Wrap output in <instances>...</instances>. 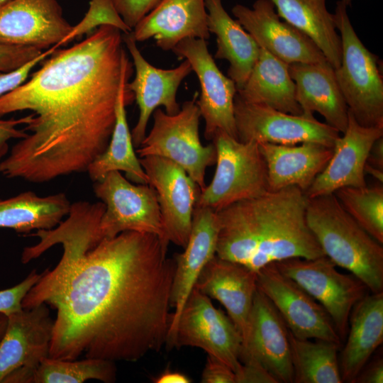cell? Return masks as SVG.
<instances>
[{
  "instance_id": "obj_26",
  "label": "cell",
  "mask_w": 383,
  "mask_h": 383,
  "mask_svg": "<svg viewBox=\"0 0 383 383\" xmlns=\"http://www.w3.org/2000/svg\"><path fill=\"white\" fill-rule=\"evenodd\" d=\"M258 144L267 165L270 191L296 187L305 193L333 155V148L313 142Z\"/></svg>"
},
{
  "instance_id": "obj_35",
  "label": "cell",
  "mask_w": 383,
  "mask_h": 383,
  "mask_svg": "<svg viewBox=\"0 0 383 383\" xmlns=\"http://www.w3.org/2000/svg\"><path fill=\"white\" fill-rule=\"evenodd\" d=\"M101 26H111L118 28L123 33L133 30L123 21L117 11L113 0H91L87 12L83 18L73 26L71 31L58 44V47L84 34L91 33Z\"/></svg>"
},
{
  "instance_id": "obj_25",
  "label": "cell",
  "mask_w": 383,
  "mask_h": 383,
  "mask_svg": "<svg viewBox=\"0 0 383 383\" xmlns=\"http://www.w3.org/2000/svg\"><path fill=\"white\" fill-rule=\"evenodd\" d=\"M133 73V64L126 50L122 56L121 79L118 90L114 128L106 150L89 165L87 172L94 182L100 181L113 171L124 172L126 177L135 184H148V177L135 151L126 106L132 103L134 96L127 88Z\"/></svg>"
},
{
  "instance_id": "obj_14",
  "label": "cell",
  "mask_w": 383,
  "mask_h": 383,
  "mask_svg": "<svg viewBox=\"0 0 383 383\" xmlns=\"http://www.w3.org/2000/svg\"><path fill=\"white\" fill-rule=\"evenodd\" d=\"M172 51L179 59L189 62L199 79L201 93L196 103L205 121V138L211 140L215 132L221 130L237 139L234 116L237 87L218 69L209 52L206 40L184 39Z\"/></svg>"
},
{
  "instance_id": "obj_12",
  "label": "cell",
  "mask_w": 383,
  "mask_h": 383,
  "mask_svg": "<svg viewBox=\"0 0 383 383\" xmlns=\"http://www.w3.org/2000/svg\"><path fill=\"white\" fill-rule=\"evenodd\" d=\"M242 336L228 316L194 288L179 316L168 348L196 347L240 371Z\"/></svg>"
},
{
  "instance_id": "obj_48",
  "label": "cell",
  "mask_w": 383,
  "mask_h": 383,
  "mask_svg": "<svg viewBox=\"0 0 383 383\" xmlns=\"http://www.w3.org/2000/svg\"><path fill=\"white\" fill-rule=\"evenodd\" d=\"M347 6L351 4L352 0H341Z\"/></svg>"
},
{
  "instance_id": "obj_42",
  "label": "cell",
  "mask_w": 383,
  "mask_h": 383,
  "mask_svg": "<svg viewBox=\"0 0 383 383\" xmlns=\"http://www.w3.org/2000/svg\"><path fill=\"white\" fill-rule=\"evenodd\" d=\"M236 383H278L274 377L258 362L252 359L241 361L236 374Z\"/></svg>"
},
{
  "instance_id": "obj_30",
  "label": "cell",
  "mask_w": 383,
  "mask_h": 383,
  "mask_svg": "<svg viewBox=\"0 0 383 383\" xmlns=\"http://www.w3.org/2000/svg\"><path fill=\"white\" fill-rule=\"evenodd\" d=\"M270 1L279 16L310 38L334 69L340 66L341 40L326 0Z\"/></svg>"
},
{
  "instance_id": "obj_32",
  "label": "cell",
  "mask_w": 383,
  "mask_h": 383,
  "mask_svg": "<svg viewBox=\"0 0 383 383\" xmlns=\"http://www.w3.org/2000/svg\"><path fill=\"white\" fill-rule=\"evenodd\" d=\"M289 341L293 382H343L338 359L341 344L322 340L300 339L290 332Z\"/></svg>"
},
{
  "instance_id": "obj_27",
  "label": "cell",
  "mask_w": 383,
  "mask_h": 383,
  "mask_svg": "<svg viewBox=\"0 0 383 383\" xmlns=\"http://www.w3.org/2000/svg\"><path fill=\"white\" fill-rule=\"evenodd\" d=\"M339 365L343 382L356 377L383 342V292L367 294L353 307Z\"/></svg>"
},
{
  "instance_id": "obj_33",
  "label": "cell",
  "mask_w": 383,
  "mask_h": 383,
  "mask_svg": "<svg viewBox=\"0 0 383 383\" xmlns=\"http://www.w3.org/2000/svg\"><path fill=\"white\" fill-rule=\"evenodd\" d=\"M114 361L99 358L73 360L47 357L37 369L32 383H83L95 379L104 383L116 380Z\"/></svg>"
},
{
  "instance_id": "obj_20",
  "label": "cell",
  "mask_w": 383,
  "mask_h": 383,
  "mask_svg": "<svg viewBox=\"0 0 383 383\" xmlns=\"http://www.w3.org/2000/svg\"><path fill=\"white\" fill-rule=\"evenodd\" d=\"M219 222L217 211L196 205L187 243L182 253L174 257L175 269L170 294V323L166 346L170 343L181 311L195 287L201 271L216 255Z\"/></svg>"
},
{
  "instance_id": "obj_37",
  "label": "cell",
  "mask_w": 383,
  "mask_h": 383,
  "mask_svg": "<svg viewBox=\"0 0 383 383\" xmlns=\"http://www.w3.org/2000/svg\"><path fill=\"white\" fill-rule=\"evenodd\" d=\"M56 49L57 48L54 45L18 68L9 72H0V97L26 81L32 70Z\"/></svg>"
},
{
  "instance_id": "obj_2",
  "label": "cell",
  "mask_w": 383,
  "mask_h": 383,
  "mask_svg": "<svg viewBox=\"0 0 383 383\" xmlns=\"http://www.w3.org/2000/svg\"><path fill=\"white\" fill-rule=\"evenodd\" d=\"M123 43L120 30L101 26L56 49L28 80L0 97V118L32 112L27 136L0 163L3 176L43 183L87 172L114 128Z\"/></svg>"
},
{
  "instance_id": "obj_22",
  "label": "cell",
  "mask_w": 383,
  "mask_h": 383,
  "mask_svg": "<svg viewBox=\"0 0 383 383\" xmlns=\"http://www.w3.org/2000/svg\"><path fill=\"white\" fill-rule=\"evenodd\" d=\"M257 272L216 255L205 265L194 287L224 306L242 340L257 290Z\"/></svg>"
},
{
  "instance_id": "obj_18",
  "label": "cell",
  "mask_w": 383,
  "mask_h": 383,
  "mask_svg": "<svg viewBox=\"0 0 383 383\" xmlns=\"http://www.w3.org/2000/svg\"><path fill=\"white\" fill-rule=\"evenodd\" d=\"M235 20L261 48L287 64L327 61L313 41L281 18L270 0H257L252 8L236 4Z\"/></svg>"
},
{
  "instance_id": "obj_11",
  "label": "cell",
  "mask_w": 383,
  "mask_h": 383,
  "mask_svg": "<svg viewBox=\"0 0 383 383\" xmlns=\"http://www.w3.org/2000/svg\"><path fill=\"white\" fill-rule=\"evenodd\" d=\"M234 116L237 139L279 145H296L313 142L328 147L333 145L340 133L313 114H292L268 106L250 103L236 93Z\"/></svg>"
},
{
  "instance_id": "obj_15",
  "label": "cell",
  "mask_w": 383,
  "mask_h": 383,
  "mask_svg": "<svg viewBox=\"0 0 383 383\" xmlns=\"http://www.w3.org/2000/svg\"><path fill=\"white\" fill-rule=\"evenodd\" d=\"M155 191L166 238L184 248L189 239L194 208L201 189L177 164L158 156L139 158Z\"/></svg>"
},
{
  "instance_id": "obj_5",
  "label": "cell",
  "mask_w": 383,
  "mask_h": 383,
  "mask_svg": "<svg viewBox=\"0 0 383 383\" xmlns=\"http://www.w3.org/2000/svg\"><path fill=\"white\" fill-rule=\"evenodd\" d=\"M333 15L342 47L335 75L349 112L363 126L383 127V79L377 57L356 34L341 0Z\"/></svg>"
},
{
  "instance_id": "obj_28",
  "label": "cell",
  "mask_w": 383,
  "mask_h": 383,
  "mask_svg": "<svg viewBox=\"0 0 383 383\" xmlns=\"http://www.w3.org/2000/svg\"><path fill=\"white\" fill-rule=\"evenodd\" d=\"M205 6L209 30L216 36L217 50L214 57L229 62L228 76L238 90L245 84L257 62L260 47L252 35L230 16L221 0H205Z\"/></svg>"
},
{
  "instance_id": "obj_38",
  "label": "cell",
  "mask_w": 383,
  "mask_h": 383,
  "mask_svg": "<svg viewBox=\"0 0 383 383\" xmlns=\"http://www.w3.org/2000/svg\"><path fill=\"white\" fill-rule=\"evenodd\" d=\"M126 24L132 30L162 0H113Z\"/></svg>"
},
{
  "instance_id": "obj_36",
  "label": "cell",
  "mask_w": 383,
  "mask_h": 383,
  "mask_svg": "<svg viewBox=\"0 0 383 383\" xmlns=\"http://www.w3.org/2000/svg\"><path fill=\"white\" fill-rule=\"evenodd\" d=\"M41 273L33 270L29 274L16 285L0 290V313L7 316L23 309L22 301L29 292L35 284Z\"/></svg>"
},
{
  "instance_id": "obj_40",
  "label": "cell",
  "mask_w": 383,
  "mask_h": 383,
  "mask_svg": "<svg viewBox=\"0 0 383 383\" xmlns=\"http://www.w3.org/2000/svg\"><path fill=\"white\" fill-rule=\"evenodd\" d=\"M31 113L20 118L2 119L0 118V163L9 153V142L12 139H21L27 136L23 128L18 127L26 125Z\"/></svg>"
},
{
  "instance_id": "obj_3",
  "label": "cell",
  "mask_w": 383,
  "mask_h": 383,
  "mask_svg": "<svg viewBox=\"0 0 383 383\" xmlns=\"http://www.w3.org/2000/svg\"><path fill=\"white\" fill-rule=\"evenodd\" d=\"M307 204L303 191L289 187L217 211L216 255L256 272L286 259L324 255L306 221Z\"/></svg>"
},
{
  "instance_id": "obj_44",
  "label": "cell",
  "mask_w": 383,
  "mask_h": 383,
  "mask_svg": "<svg viewBox=\"0 0 383 383\" xmlns=\"http://www.w3.org/2000/svg\"><path fill=\"white\" fill-rule=\"evenodd\" d=\"M365 164L383 171V136L379 138L372 145Z\"/></svg>"
},
{
  "instance_id": "obj_47",
  "label": "cell",
  "mask_w": 383,
  "mask_h": 383,
  "mask_svg": "<svg viewBox=\"0 0 383 383\" xmlns=\"http://www.w3.org/2000/svg\"><path fill=\"white\" fill-rule=\"evenodd\" d=\"M11 0H0V8L11 1Z\"/></svg>"
},
{
  "instance_id": "obj_23",
  "label": "cell",
  "mask_w": 383,
  "mask_h": 383,
  "mask_svg": "<svg viewBox=\"0 0 383 383\" xmlns=\"http://www.w3.org/2000/svg\"><path fill=\"white\" fill-rule=\"evenodd\" d=\"M131 33L136 42L153 38L166 51L187 38L207 40L210 32L205 0H162Z\"/></svg>"
},
{
  "instance_id": "obj_31",
  "label": "cell",
  "mask_w": 383,
  "mask_h": 383,
  "mask_svg": "<svg viewBox=\"0 0 383 383\" xmlns=\"http://www.w3.org/2000/svg\"><path fill=\"white\" fill-rule=\"evenodd\" d=\"M70 201L65 193L41 196L31 191L0 199V228L19 233L56 227L69 213Z\"/></svg>"
},
{
  "instance_id": "obj_21",
  "label": "cell",
  "mask_w": 383,
  "mask_h": 383,
  "mask_svg": "<svg viewBox=\"0 0 383 383\" xmlns=\"http://www.w3.org/2000/svg\"><path fill=\"white\" fill-rule=\"evenodd\" d=\"M383 136V127H365L349 112L345 131L336 140L323 170L305 192L308 198L334 194L343 187L367 185L365 166L374 143Z\"/></svg>"
},
{
  "instance_id": "obj_9",
  "label": "cell",
  "mask_w": 383,
  "mask_h": 383,
  "mask_svg": "<svg viewBox=\"0 0 383 383\" xmlns=\"http://www.w3.org/2000/svg\"><path fill=\"white\" fill-rule=\"evenodd\" d=\"M274 264L324 308L344 341L351 311L369 291L365 284L353 274L338 271L326 255L313 259L289 258Z\"/></svg>"
},
{
  "instance_id": "obj_7",
  "label": "cell",
  "mask_w": 383,
  "mask_h": 383,
  "mask_svg": "<svg viewBox=\"0 0 383 383\" xmlns=\"http://www.w3.org/2000/svg\"><path fill=\"white\" fill-rule=\"evenodd\" d=\"M196 100L195 94L173 115L156 109L153 126L135 152L139 158L158 156L177 164L202 190L206 186V170L216 163V151L213 143L204 146L201 142Z\"/></svg>"
},
{
  "instance_id": "obj_34",
  "label": "cell",
  "mask_w": 383,
  "mask_h": 383,
  "mask_svg": "<svg viewBox=\"0 0 383 383\" xmlns=\"http://www.w3.org/2000/svg\"><path fill=\"white\" fill-rule=\"evenodd\" d=\"M334 195L343 208L372 237L383 243V184L343 187Z\"/></svg>"
},
{
  "instance_id": "obj_24",
  "label": "cell",
  "mask_w": 383,
  "mask_h": 383,
  "mask_svg": "<svg viewBox=\"0 0 383 383\" xmlns=\"http://www.w3.org/2000/svg\"><path fill=\"white\" fill-rule=\"evenodd\" d=\"M296 99L303 113L321 114L326 123L343 133L349 110L337 82L334 68L328 61L289 65Z\"/></svg>"
},
{
  "instance_id": "obj_10",
  "label": "cell",
  "mask_w": 383,
  "mask_h": 383,
  "mask_svg": "<svg viewBox=\"0 0 383 383\" xmlns=\"http://www.w3.org/2000/svg\"><path fill=\"white\" fill-rule=\"evenodd\" d=\"M53 327L45 304L8 316L0 341V383H32L40 363L49 357Z\"/></svg>"
},
{
  "instance_id": "obj_1",
  "label": "cell",
  "mask_w": 383,
  "mask_h": 383,
  "mask_svg": "<svg viewBox=\"0 0 383 383\" xmlns=\"http://www.w3.org/2000/svg\"><path fill=\"white\" fill-rule=\"evenodd\" d=\"M102 201L71 204L56 227L30 235L26 264L56 245L63 252L43 271L22 301L23 309L45 304L56 311L49 357L135 362L166 345L174 259L156 235L125 231L105 238Z\"/></svg>"
},
{
  "instance_id": "obj_17",
  "label": "cell",
  "mask_w": 383,
  "mask_h": 383,
  "mask_svg": "<svg viewBox=\"0 0 383 383\" xmlns=\"http://www.w3.org/2000/svg\"><path fill=\"white\" fill-rule=\"evenodd\" d=\"M245 359L258 362L278 383L294 381L289 329L272 302L258 289L242 341L240 362Z\"/></svg>"
},
{
  "instance_id": "obj_45",
  "label": "cell",
  "mask_w": 383,
  "mask_h": 383,
  "mask_svg": "<svg viewBox=\"0 0 383 383\" xmlns=\"http://www.w3.org/2000/svg\"><path fill=\"white\" fill-rule=\"evenodd\" d=\"M153 382L155 383H190L192 380L182 372L167 369L155 377Z\"/></svg>"
},
{
  "instance_id": "obj_29",
  "label": "cell",
  "mask_w": 383,
  "mask_h": 383,
  "mask_svg": "<svg viewBox=\"0 0 383 383\" xmlns=\"http://www.w3.org/2000/svg\"><path fill=\"white\" fill-rule=\"evenodd\" d=\"M237 94L245 101L264 104L285 113H303L296 99L289 64L261 48L257 62Z\"/></svg>"
},
{
  "instance_id": "obj_4",
  "label": "cell",
  "mask_w": 383,
  "mask_h": 383,
  "mask_svg": "<svg viewBox=\"0 0 383 383\" xmlns=\"http://www.w3.org/2000/svg\"><path fill=\"white\" fill-rule=\"evenodd\" d=\"M308 226L324 255L361 280L371 293L383 292V247L343 208L334 194L308 198Z\"/></svg>"
},
{
  "instance_id": "obj_13",
  "label": "cell",
  "mask_w": 383,
  "mask_h": 383,
  "mask_svg": "<svg viewBox=\"0 0 383 383\" xmlns=\"http://www.w3.org/2000/svg\"><path fill=\"white\" fill-rule=\"evenodd\" d=\"M257 284L295 337L341 344L334 323L324 308L274 263L257 272Z\"/></svg>"
},
{
  "instance_id": "obj_8",
  "label": "cell",
  "mask_w": 383,
  "mask_h": 383,
  "mask_svg": "<svg viewBox=\"0 0 383 383\" xmlns=\"http://www.w3.org/2000/svg\"><path fill=\"white\" fill-rule=\"evenodd\" d=\"M95 195L105 205L100 231L105 238L125 231L154 234L167 243L155 189L147 184H135L118 171L108 173L93 185Z\"/></svg>"
},
{
  "instance_id": "obj_6",
  "label": "cell",
  "mask_w": 383,
  "mask_h": 383,
  "mask_svg": "<svg viewBox=\"0 0 383 383\" xmlns=\"http://www.w3.org/2000/svg\"><path fill=\"white\" fill-rule=\"evenodd\" d=\"M211 140L216 151V170L196 205L218 211L270 191L267 165L257 143L240 141L221 130Z\"/></svg>"
},
{
  "instance_id": "obj_19",
  "label": "cell",
  "mask_w": 383,
  "mask_h": 383,
  "mask_svg": "<svg viewBox=\"0 0 383 383\" xmlns=\"http://www.w3.org/2000/svg\"><path fill=\"white\" fill-rule=\"evenodd\" d=\"M57 0H11L0 8V44L45 49L72 28Z\"/></svg>"
},
{
  "instance_id": "obj_41",
  "label": "cell",
  "mask_w": 383,
  "mask_h": 383,
  "mask_svg": "<svg viewBox=\"0 0 383 383\" xmlns=\"http://www.w3.org/2000/svg\"><path fill=\"white\" fill-rule=\"evenodd\" d=\"M201 382L202 383H236V374L224 362L208 355Z\"/></svg>"
},
{
  "instance_id": "obj_39",
  "label": "cell",
  "mask_w": 383,
  "mask_h": 383,
  "mask_svg": "<svg viewBox=\"0 0 383 383\" xmlns=\"http://www.w3.org/2000/svg\"><path fill=\"white\" fill-rule=\"evenodd\" d=\"M43 52L34 48L0 44V72L16 70Z\"/></svg>"
},
{
  "instance_id": "obj_16",
  "label": "cell",
  "mask_w": 383,
  "mask_h": 383,
  "mask_svg": "<svg viewBox=\"0 0 383 383\" xmlns=\"http://www.w3.org/2000/svg\"><path fill=\"white\" fill-rule=\"evenodd\" d=\"M131 32L123 33V40L132 57L135 73L133 80L127 83V88L133 93L139 109L138 119L131 132L134 147L138 148L146 135L149 119L156 109L163 106L170 115L180 110L177 89L192 68L187 60L172 69L154 67L143 56Z\"/></svg>"
},
{
  "instance_id": "obj_46",
  "label": "cell",
  "mask_w": 383,
  "mask_h": 383,
  "mask_svg": "<svg viewBox=\"0 0 383 383\" xmlns=\"http://www.w3.org/2000/svg\"><path fill=\"white\" fill-rule=\"evenodd\" d=\"M8 322V316L2 313H0V341L2 339L5 333Z\"/></svg>"
},
{
  "instance_id": "obj_43",
  "label": "cell",
  "mask_w": 383,
  "mask_h": 383,
  "mask_svg": "<svg viewBox=\"0 0 383 383\" xmlns=\"http://www.w3.org/2000/svg\"><path fill=\"white\" fill-rule=\"evenodd\" d=\"M383 359L379 356L367 362L356 377L354 383H382Z\"/></svg>"
}]
</instances>
